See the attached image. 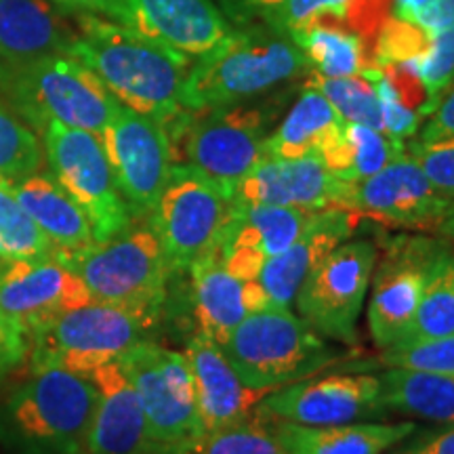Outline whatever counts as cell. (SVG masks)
<instances>
[{
    "mask_svg": "<svg viewBox=\"0 0 454 454\" xmlns=\"http://www.w3.org/2000/svg\"><path fill=\"white\" fill-rule=\"evenodd\" d=\"M76 30L67 53L99 76L129 110L164 127L184 112V84L192 59L121 21L74 13Z\"/></svg>",
    "mask_w": 454,
    "mask_h": 454,
    "instance_id": "obj_1",
    "label": "cell"
},
{
    "mask_svg": "<svg viewBox=\"0 0 454 454\" xmlns=\"http://www.w3.org/2000/svg\"><path fill=\"white\" fill-rule=\"evenodd\" d=\"M308 59L286 34L263 21L231 27L223 41L192 61L184 84V110L244 104L301 76Z\"/></svg>",
    "mask_w": 454,
    "mask_h": 454,
    "instance_id": "obj_2",
    "label": "cell"
},
{
    "mask_svg": "<svg viewBox=\"0 0 454 454\" xmlns=\"http://www.w3.org/2000/svg\"><path fill=\"white\" fill-rule=\"evenodd\" d=\"M98 395L90 377L34 371L0 406V438L26 454H84Z\"/></svg>",
    "mask_w": 454,
    "mask_h": 454,
    "instance_id": "obj_3",
    "label": "cell"
},
{
    "mask_svg": "<svg viewBox=\"0 0 454 454\" xmlns=\"http://www.w3.org/2000/svg\"><path fill=\"white\" fill-rule=\"evenodd\" d=\"M0 90L11 101V110L38 135L49 122H59L101 137L121 106L98 74L70 53L7 66Z\"/></svg>",
    "mask_w": 454,
    "mask_h": 454,
    "instance_id": "obj_4",
    "label": "cell"
},
{
    "mask_svg": "<svg viewBox=\"0 0 454 454\" xmlns=\"http://www.w3.org/2000/svg\"><path fill=\"white\" fill-rule=\"evenodd\" d=\"M219 348L240 381L263 394L301 381L339 356L303 317L278 308L247 314Z\"/></svg>",
    "mask_w": 454,
    "mask_h": 454,
    "instance_id": "obj_5",
    "label": "cell"
},
{
    "mask_svg": "<svg viewBox=\"0 0 454 454\" xmlns=\"http://www.w3.org/2000/svg\"><path fill=\"white\" fill-rule=\"evenodd\" d=\"M89 288L93 301L160 316L170 265L152 225H130L121 236L55 253Z\"/></svg>",
    "mask_w": 454,
    "mask_h": 454,
    "instance_id": "obj_6",
    "label": "cell"
},
{
    "mask_svg": "<svg viewBox=\"0 0 454 454\" xmlns=\"http://www.w3.org/2000/svg\"><path fill=\"white\" fill-rule=\"evenodd\" d=\"M270 114L244 104L184 110L167 127L175 164L192 167L234 196L236 185L265 158Z\"/></svg>",
    "mask_w": 454,
    "mask_h": 454,
    "instance_id": "obj_7",
    "label": "cell"
},
{
    "mask_svg": "<svg viewBox=\"0 0 454 454\" xmlns=\"http://www.w3.org/2000/svg\"><path fill=\"white\" fill-rule=\"evenodd\" d=\"M158 316L121 305L89 301L66 311L30 339L32 371L64 368L90 377L98 368L118 360L124 351L145 340Z\"/></svg>",
    "mask_w": 454,
    "mask_h": 454,
    "instance_id": "obj_8",
    "label": "cell"
},
{
    "mask_svg": "<svg viewBox=\"0 0 454 454\" xmlns=\"http://www.w3.org/2000/svg\"><path fill=\"white\" fill-rule=\"evenodd\" d=\"M144 408L160 454H185L204 434L187 357L154 340H139L118 357Z\"/></svg>",
    "mask_w": 454,
    "mask_h": 454,
    "instance_id": "obj_9",
    "label": "cell"
},
{
    "mask_svg": "<svg viewBox=\"0 0 454 454\" xmlns=\"http://www.w3.org/2000/svg\"><path fill=\"white\" fill-rule=\"evenodd\" d=\"M231 208L234 196L219 184L185 164H173L147 219L162 244L170 271H190L192 265L217 251Z\"/></svg>",
    "mask_w": 454,
    "mask_h": 454,
    "instance_id": "obj_10",
    "label": "cell"
},
{
    "mask_svg": "<svg viewBox=\"0 0 454 454\" xmlns=\"http://www.w3.org/2000/svg\"><path fill=\"white\" fill-rule=\"evenodd\" d=\"M51 175L89 217L95 242L121 236L133 225V213L118 190L99 135L49 122L41 130Z\"/></svg>",
    "mask_w": 454,
    "mask_h": 454,
    "instance_id": "obj_11",
    "label": "cell"
},
{
    "mask_svg": "<svg viewBox=\"0 0 454 454\" xmlns=\"http://www.w3.org/2000/svg\"><path fill=\"white\" fill-rule=\"evenodd\" d=\"M377 265V244L340 242L301 284L294 305L317 334L340 343H356L357 317L364 308L368 284Z\"/></svg>",
    "mask_w": 454,
    "mask_h": 454,
    "instance_id": "obj_12",
    "label": "cell"
},
{
    "mask_svg": "<svg viewBox=\"0 0 454 454\" xmlns=\"http://www.w3.org/2000/svg\"><path fill=\"white\" fill-rule=\"evenodd\" d=\"M101 141L133 217L150 219L175 164L164 124L121 104Z\"/></svg>",
    "mask_w": 454,
    "mask_h": 454,
    "instance_id": "obj_13",
    "label": "cell"
},
{
    "mask_svg": "<svg viewBox=\"0 0 454 454\" xmlns=\"http://www.w3.org/2000/svg\"><path fill=\"white\" fill-rule=\"evenodd\" d=\"M263 421H286L308 427L357 423L383 417L381 379L374 374H328L301 379L270 391L257 406Z\"/></svg>",
    "mask_w": 454,
    "mask_h": 454,
    "instance_id": "obj_14",
    "label": "cell"
},
{
    "mask_svg": "<svg viewBox=\"0 0 454 454\" xmlns=\"http://www.w3.org/2000/svg\"><path fill=\"white\" fill-rule=\"evenodd\" d=\"M452 198L440 194L404 150L387 167L362 181H348L340 208L381 223L435 231Z\"/></svg>",
    "mask_w": 454,
    "mask_h": 454,
    "instance_id": "obj_15",
    "label": "cell"
},
{
    "mask_svg": "<svg viewBox=\"0 0 454 454\" xmlns=\"http://www.w3.org/2000/svg\"><path fill=\"white\" fill-rule=\"evenodd\" d=\"M89 288L53 257L0 259V311L30 340L66 311L87 305Z\"/></svg>",
    "mask_w": 454,
    "mask_h": 454,
    "instance_id": "obj_16",
    "label": "cell"
},
{
    "mask_svg": "<svg viewBox=\"0 0 454 454\" xmlns=\"http://www.w3.org/2000/svg\"><path fill=\"white\" fill-rule=\"evenodd\" d=\"M446 242L429 238H400L385 253L374 274L368 303V333L379 349L406 337L421 301L425 278Z\"/></svg>",
    "mask_w": 454,
    "mask_h": 454,
    "instance_id": "obj_17",
    "label": "cell"
},
{
    "mask_svg": "<svg viewBox=\"0 0 454 454\" xmlns=\"http://www.w3.org/2000/svg\"><path fill=\"white\" fill-rule=\"evenodd\" d=\"M317 213V211H316ZM314 211L234 200L215 254L240 280H254L265 261L286 251L314 219Z\"/></svg>",
    "mask_w": 454,
    "mask_h": 454,
    "instance_id": "obj_18",
    "label": "cell"
},
{
    "mask_svg": "<svg viewBox=\"0 0 454 454\" xmlns=\"http://www.w3.org/2000/svg\"><path fill=\"white\" fill-rule=\"evenodd\" d=\"M348 181L333 175L320 156L263 158L236 185L234 200L303 211L340 208Z\"/></svg>",
    "mask_w": 454,
    "mask_h": 454,
    "instance_id": "obj_19",
    "label": "cell"
},
{
    "mask_svg": "<svg viewBox=\"0 0 454 454\" xmlns=\"http://www.w3.org/2000/svg\"><path fill=\"white\" fill-rule=\"evenodd\" d=\"M122 24L196 59L231 32L213 0H121Z\"/></svg>",
    "mask_w": 454,
    "mask_h": 454,
    "instance_id": "obj_20",
    "label": "cell"
},
{
    "mask_svg": "<svg viewBox=\"0 0 454 454\" xmlns=\"http://www.w3.org/2000/svg\"><path fill=\"white\" fill-rule=\"evenodd\" d=\"M360 219V215L348 208L317 211L293 247L265 261L261 274L254 278L263 293L265 309H291L305 278L340 242L351 238Z\"/></svg>",
    "mask_w": 454,
    "mask_h": 454,
    "instance_id": "obj_21",
    "label": "cell"
},
{
    "mask_svg": "<svg viewBox=\"0 0 454 454\" xmlns=\"http://www.w3.org/2000/svg\"><path fill=\"white\" fill-rule=\"evenodd\" d=\"M90 379L99 395L84 454H160L150 438L139 397L118 362L98 368Z\"/></svg>",
    "mask_w": 454,
    "mask_h": 454,
    "instance_id": "obj_22",
    "label": "cell"
},
{
    "mask_svg": "<svg viewBox=\"0 0 454 454\" xmlns=\"http://www.w3.org/2000/svg\"><path fill=\"white\" fill-rule=\"evenodd\" d=\"M185 357L194 379L196 406L204 434L247 421L268 395L247 387L219 345L204 333H198L187 343Z\"/></svg>",
    "mask_w": 454,
    "mask_h": 454,
    "instance_id": "obj_23",
    "label": "cell"
},
{
    "mask_svg": "<svg viewBox=\"0 0 454 454\" xmlns=\"http://www.w3.org/2000/svg\"><path fill=\"white\" fill-rule=\"evenodd\" d=\"M64 11L47 0H0V57L24 66L53 53H67L74 30Z\"/></svg>",
    "mask_w": 454,
    "mask_h": 454,
    "instance_id": "obj_24",
    "label": "cell"
},
{
    "mask_svg": "<svg viewBox=\"0 0 454 454\" xmlns=\"http://www.w3.org/2000/svg\"><path fill=\"white\" fill-rule=\"evenodd\" d=\"M284 454H383L417 431L404 423H345L308 427V425L268 421Z\"/></svg>",
    "mask_w": 454,
    "mask_h": 454,
    "instance_id": "obj_25",
    "label": "cell"
},
{
    "mask_svg": "<svg viewBox=\"0 0 454 454\" xmlns=\"http://www.w3.org/2000/svg\"><path fill=\"white\" fill-rule=\"evenodd\" d=\"M9 190L57 253L76 251L95 242L89 217L53 175L38 170L11 184Z\"/></svg>",
    "mask_w": 454,
    "mask_h": 454,
    "instance_id": "obj_26",
    "label": "cell"
},
{
    "mask_svg": "<svg viewBox=\"0 0 454 454\" xmlns=\"http://www.w3.org/2000/svg\"><path fill=\"white\" fill-rule=\"evenodd\" d=\"M343 127L345 121L331 101L308 84L286 118L265 139V158L322 156Z\"/></svg>",
    "mask_w": 454,
    "mask_h": 454,
    "instance_id": "obj_27",
    "label": "cell"
},
{
    "mask_svg": "<svg viewBox=\"0 0 454 454\" xmlns=\"http://www.w3.org/2000/svg\"><path fill=\"white\" fill-rule=\"evenodd\" d=\"M190 274L200 333L219 345L248 314L244 280L231 274L215 253L192 265Z\"/></svg>",
    "mask_w": 454,
    "mask_h": 454,
    "instance_id": "obj_28",
    "label": "cell"
},
{
    "mask_svg": "<svg viewBox=\"0 0 454 454\" xmlns=\"http://www.w3.org/2000/svg\"><path fill=\"white\" fill-rule=\"evenodd\" d=\"M379 379L385 411L411 414L431 423L454 425V377L387 368Z\"/></svg>",
    "mask_w": 454,
    "mask_h": 454,
    "instance_id": "obj_29",
    "label": "cell"
},
{
    "mask_svg": "<svg viewBox=\"0 0 454 454\" xmlns=\"http://www.w3.org/2000/svg\"><path fill=\"white\" fill-rule=\"evenodd\" d=\"M293 41L308 59L316 76L343 78L362 74L372 66L364 38L339 26H311L294 32Z\"/></svg>",
    "mask_w": 454,
    "mask_h": 454,
    "instance_id": "obj_30",
    "label": "cell"
},
{
    "mask_svg": "<svg viewBox=\"0 0 454 454\" xmlns=\"http://www.w3.org/2000/svg\"><path fill=\"white\" fill-rule=\"evenodd\" d=\"M448 334H454V251L444 244L427 271L419 309L402 340Z\"/></svg>",
    "mask_w": 454,
    "mask_h": 454,
    "instance_id": "obj_31",
    "label": "cell"
},
{
    "mask_svg": "<svg viewBox=\"0 0 454 454\" xmlns=\"http://www.w3.org/2000/svg\"><path fill=\"white\" fill-rule=\"evenodd\" d=\"M43 141L0 101V184L11 185L43 170Z\"/></svg>",
    "mask_w": 454,
    "mask_h": 454,
    "instance_id": "obj_32",
    "label": "cell"
},
{
    "mask_svg": "<svg viewBox=\"0 0 454 454\" xmlns=\"http://www.w3.org/2000/svg\"><path fill=\"white\" fill-rule=\"evenodd\" d=\"M308 84L316 87L331 101L345 122L366 124V127L383 130L381 101H379L372 78L364 72L343 78H322L314 74Z\"/></svg>",
    "mask_w": 454,
    "mask_h": 454,
    "instance_id": "obj_33",
    "label": "cell"
},
{
    "mask_svg": "<svg viewBox=\"0 0 454 454\" xmlns=\"http://www.w3.org/2000/svg\"><path fill=\"white\" fill-rule=\"evenodd\" d=\"M55 253L53 244L27 217L9 185L0 184V257H53Z\"/></svg>",
    "mask_w": 454,
    "mask_h": 454,
    "instance_id": "obj_34",
    "label": "cell"
},
{
    "mask_svg": "<svg viewBox=\"0 0 454 454\" xmlns=\"http://www.w3.org/2000/svg\"><path fill=\"white\" fill-rule=\"evenodd\" d=\"M345 139H348V170L340 179L349 184L379 173L406 150L404 141H395L383 130L357 122H345Z\"/></svg>",
    "mask_w": 454,
    "mask_h": 454,
    "instance_id": "obj_35",
    "label": "cell"
},
{
    "mask_svg": "<svg viewBox=\"0 0 454 454\" xmlns=\"http://www.w3.org/2000/svg\"><path fill=\"white\" fill-rule=\"evenodd\" d=\"M185 454H284L270 423L253 414L247 421L202 434Z\"/></svg>",
    "mask_w": 454,
    "mask_h": 454,
    "instance_id": "obj_36",
    "label": "cell"
},
{
    "mask_svg": "<svg viewBox=\"0 0 454 454\" xmlns=\"http://www.w3.org/2000/svg\"><path fill=\"white\" fill-rule=\"evenodd\" d=\"M379 362L387 368L454 377V334L438 339H406L381 349Z\"/></svg>",
    "mask_w": 454,
    "mask_h": 454,
    "instance_id": "obj_37",
    "label": "cell"
},
{
    "mask_svg": "<svg viewBox=\"0 0 454 454\" xmlns=\"http://www.w3.org/2000/svg\"><path fill=\"white\" fill-rule=\"evenodd\" d=\"M354 0H284L263 24L293 36L311 26H348ZM348 30V27H345Z\"/></svg>",
    "mask_w": 454,
    "mask_h": 454,
    "instance_id": "obj_38",
    "label": "cell"
},
{
    "mask_svg": "<svg viewBox=\"0 0 454 454\" xmlns=\"http://www.w3.org/2000/svg\"><path fill=\"white\" fill-rule=\"evenodd\" d=\"M431 43V34L417 21L391 15L377 32L372 43L374 66L406 64L419 59Z\"/></svg>",
    "mask_w": 454,
    "mask_h": 454,
    "instance_id": "obj_39",
    "label": "cell"
},
{
    "mask_svg": "<svg viewBox=\"0 0 454 454\" xmlns=\"http://www.w3.org/2000/svg\"><path fill=\"white\" fill-rule=\"evenodd\" d=\"M427 90L431 112L438 107L446 90L454 84V24L431 34V43L419 59H412Z\"/></svg>",
    "mask_w": 454,
    "mask_h": 454,
    "instance_id": "obj_40",
    "label": "cell"
},
{
    "mask_svg": "<svg viewBox=\"0 0 454 454\" xmlns=\"http://www.w3.org/2000/svg\"><path fill=\"white\" fill-rule=\"evenodd\" d=\"M431 185L448 198H454V135L434 141L414 139L406 145Z\"/></svg>",
    "mask_w": 454,
    "mask_h": 454,
    "instance_id": "obj_41",
    "label": "cell"
},
{
    "mask_svg": "<svg viewBox=\"0 0 454 454\" xmlns=\"http://www.w3.org/2000/svg\"><path fill=\"white\" fill-rule=\"evenodd\" d=\"M30 351V340L0 311V374L13 371Z\"/></svg>",
    "mask_w": 454,
    "mask_h": 454,
    "instance_id": "obj_42",
    "label": "cell"
},
{
    "mask_svg": "<svg viewBox=\"0 0 454 454\" xmlns=\"http://www.w3.org/2000/svg\"><path fill=\"white\" fill-rule=\"evenodd\" d=\"M221 13L234 27L265 21L284 0H219Z\"/></svg>",
    "mask_w": 454,
    "mask_h": 454,
    "instance_id": "obj_43",
    "label": "cell"
},
{
    "mask_svg": "<svg viewBox=\"0 0 454 454\" xmlns=\"http://www.w3.org/2000/svg\"><path fill=\"white\" fill-rule=\"evenodd\" d=\"M454 135V84L446 90V95L434 112L425 118L421 130H419V141H434L440 137Z\"/></svg>",
    "mask_w": 454,
    "mask_h": 454,
    "instance_id": "obj_44",
    "label": "cell"
},
{
    "mask_svg": "<svg viewBox=\"0 0 454 454\" xmlns=\"http://www.w3.org/2000/svg\"><path fill=\"white\" fill-rule=\"evenodd\" d=\"M64 13H90L107 15V20L122 24V4L121 0H53Z\"/></svg>",
    "mask_w": 454,
    "mask_h": 454,
    "instance_id": "obj_45",
    "label": "cell"
},
{
    "mask_svg": "<svg viewBox=\"0 0 454 454\" xmlns=\"http://www.w3.org/2000/svg\"><path fill=\"white\" fill-rule=\"evenodd\" d=\"M419 26L435 34L454 24V0H429V4L417 15Z\"/></svg>",
    "mask_w": 454,
    "mask_h": 454,
    "instance_id": "obj_46",
    "label": "cell"
},
{
    "mask_svg": "<svg viewBox=\"0 0 454 454\" xmlns=\"http://www.w3.org/2000/svg\"><path fill=\"white\" fill-rule=\"evenodd\" d=\"M408 454H454V425H448L446 429L431 431L419 438L406 450Z\"/></svg>",
    "mask_w": 454,
    "mask_h": 454,
    "instance_id": "obj_47",
    "label": "cell"
},
{
    "mask_svg": "<svg viewBox=\"0 0 454 454\" xmlns=\"http://www.w3.org/2000/svg\"><path fill=\"white\" fill-rule=\"evenodd\" d=\"M429 0H394V15L402 20H417V15L427 7Z\"/></svg>",
    "mask_w": 454,
    "mask_h": 454,
    "instance_id": "obj_48",
    "label": "cell"
},
{
    "mask_svg": "<svg viewBox=\"0 0 454 454\" xmlns=\"http://www.w3.org/2000/svg\"><path fill=\"white\" fill-rule=\"evenodd\" d=\"M435 234L442 236V240L446 244H452L454 247V198L450 200V204H448L444 217L440 219L438 227H435Z\"/></svg>",
    "mask_w": 454,
    "mask_h": 454,
    "instance_id": "obj_49",
    "label": "cell"
},
{
    "mask_svg": "<svg viewBox=\"0 0 454 454\" xmlns=\"http://www.w3.org/2000/svg\"><path fill=\"white\" fill-rule=\"evenodd\" d=\"M4 67H7V66H4V59H3V57H0V78H3V74H4Z\"/></svg>",
    "mask_w": 454,
    "mask_h": 454,
    "instance_id": "obj_50",
    "label": "cell"
},
{
    "mask_svg": "<svg viewBox=\"0 0 454 454\" xmlns=\"http://www.w3.org/2000/svg\"><path fill=\"white\" fill-rule=\"evenodd\" d=\"M400 454H408V452H400Z\"/></svg>",
    "mask_w": 454,
    "mask_h": 454,
    "instance_id": "obj_51",
    "label": "cell"
},
{
    "mask_svg": "<svg viewBox=\"0 0 454 454\" xmlns=\"http://www.w3.org/2000/svg\"><path fill=\"white\" fill-rule=\"evenodd\" d=\"M0 259H3V257H0Z\"/></svg>",
    "mask_w": 454,
    "mask_h": 454,
    "instance_id": "obj_52",
    "label": "cell"
}]
</instances>
